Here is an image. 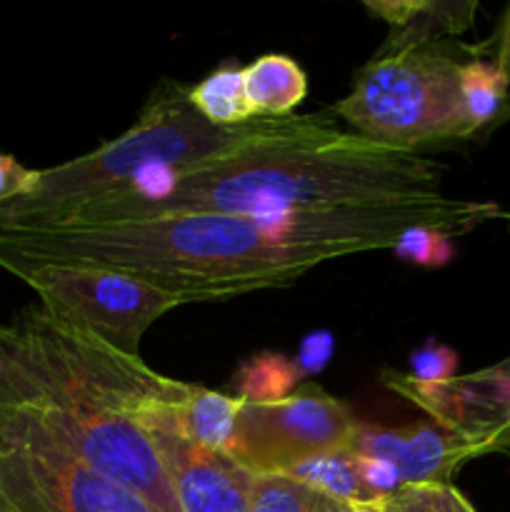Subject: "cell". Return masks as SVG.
Returning <instances> with one entry per match:
<instances>
[{"label": "cell", "instance_id": "2e32d148", "mask_svg": "<svg viewBox=\"0 0 510 512\" xmlns=\"http://www.w3.org/2000/svg\"><path fill=\"white\" fill-rule=\"evenodd\" d=\"M508 85V78L495 63L488 60L460 63V93L473 135L503 118L508 110Z\"/></svg>", "mask_w": 510, "mask_h": 512}, {"label": "cell", "instance_id": "3957f363", "mask_svg": "<svg viewBox=\"0 0 510 512\" xmlns=\"http://www.w3.org/2000/svg\"><path fill=\"white\" fill-rule=\"evenodd\" d=\"M188 93L185 88H173L153 100L120 138L63 165L38 170L30 193L0 205V228L28 225L80 208L90 200L128 188L148 173L225 155L278 133L293 120V115L255 118L238 128H218L193 108Z\"/></svg>", "mask_w": 510, "mask_h": 512}, {"label": "cell", "instance_id": "d4e9b609", "mask_svg": "<svg viewBox=\"0 0 510 512\" xmlns=\"http://www.w3.org/2000/svg\"><path fill=\"white\" fill-rule=\"evenodd\" d=\"M505 435H508V443H510V410H508V418H505Z\"/></svg>", "mask_w": 510, "mask_h": 512}, {"label": "cell", "instance_id": "83f0119b", "mask_svg": "<svg viewBox=\"0 0 510 512\" xmlns=\"http://www.w3.org/2000/svg\"><path fill=\"white\" fill-rule=\"evenodd\" d=\"M508 453H510V450H508Z\"/></svg>", "mask_w": 510, "mask_h": 512}, {"label": "cell", "instance_id": "7a4b0ae2", "mask_svg": "<svg viewBox=\"0 0 510 512\" xmlns=\"http://www.w3.org/2000/svg\"><path fill=\"white\" fill-rule=\"evenodd\" d=\"M445 200L440 170L420 153L293 115L268 138L225 155L158 170L128 188L15 228L108 225L173 215H288Z\"/></svg>", "mask_w": 510, "mask_h": 512}, {"label": "cell", "instance_id": "5bb4252c", "mask_svg": "<svg viewBox=\"0 0 510 512\" xmlns=\"http://www.w3.org/2000/svg\"><path fill=\"white\" fill-rule=\"evenodd\" d=\"M188 98L193 108L218 128H238L258 118L245 95L243 68L233 63H225L223 68L200 80L195 88H190Z\"/></svg>", "mask_w": 510, "mask_h": 512}, {"label": "cell", "instance_id": "8fae6325", "mask_svg": "<svg viewBox=\"0 0 510 512\" xmlns=\"http://www.w3.org/2000/svg\"><path fill=\"white\" fill-rule=\"evenodd\" d=\"M365 10L388 23V38L378 55L425 48L433 40L458 35L473 25V0H365Z\"/></svg>", "mask_w": 510, "mask_h": 512}, {"label": "cell", "instance_id": "30bf717a", "mask_svg": "<svg viewBox=\"0 0 510 512\" xmlns=\"http://www.w3.org/2000/svg\"><path fill=\"white\" fill-rule=\"evenodd\" d=\"M180 512H248L258 475L228 453L200 448L178 435L148 433Z\"/></svg>", "mask_w": 510, "mask_h": 512}, {"label": "cell", "instance_id": "4fadbf2b", "mask_svg": "<svg viewBox=\"0 0 510 512\" xmlns=\"http://www.w3.org/2000/svg\"><path fill=\"white\" fill-rule=\"evenodd\" d=\"M280 475H288L298 483L310 485V488L320 490V493L330 495L340 503L355 505V508H365V505H373L375 500H380L360 480L358 455L348 445L303 460V463L293 465V468Z\"/></svg>", "mask_w": 510, "mask_h": 512}, {"label": "cell", "instance_id": "ffe728a7", "mask_svg": "<svg viewBox=\"0 0 510 512\" xmlns=\"http://www.w3.org/2000/svg\"><path fill=\"white\" fill-rule=\"evenodd\" d=\"M458 370V355L448 345H440L435 340H428L423 348L410 355V380L423 385H438L445 380L455 378Z\"/></svg>", "mask_w": 510, "mask_h": 512}, {"label": "cell", "instance_id": "ba28073f", "mask_svg": "<svg viewBox=\"0 0 510 512\" xmlns=\"http://www.w3.org/2000/svg\"><path fill=\"white\" fill-rule=\"evenodd\" d=\"M385 383L425 410L440 428L485 445L490 453L510 448L505 435V418L510 410V360L438 385L415 383L408 375L398 373H385Z\"/></svg>", "mask_w": 510, "mask_h": 512}, {"label": "cell", "instance_id": "d6986e66", "mask_svg": "<svg viewBox=\"0 0 510 512\" xmlns=\"http://www.w3.org/2000/svg\"><path fill=\"white\" fill-rule=\"evenodd\" d=\"M395 258L418 268H443L453 260V235L438 228H410L393 243Z\"/></svg>", "mask_w": 510, "mask_h": 512}, {"label": "cell", "instance_id": "7402d4cb", "mask_svg": "<svg viewBox=\"0 0 510 512\" xmlns=\"http://www.w3.org/2000/svg\"><path fill=\"white\" fill-rule=\"evenodd\" d=\"M358 470H360V480H363L365 488H368L375 498H388V495L398 493V490L403 488L400 475L395 473L393 465H388L385 460L358 455Z\"/></svg>", "mask_w": 510, "mask_h": 512}, {"label": "cell", "instance_id": "5b68a950", "mask_svg": "<svg viewBox=\"0 0 510 512\" xmlns=\"http://www.w3.org/2000/svg\"><path fill=\"white\" fill-rule=\"evenodd\" d=\"M58 325L140 358L145 330L185 300L128 273L95 265H35L15 273Z\"/></svg>", "mask_w": 510, "mask_h": 512}, {"label": "cell", "instance_id": "9c48e42d", "mask_svg": "<svg viewBox=\"0 0 510 512\" xmlns=\"http://www.w3.org/2000/svg\"><path fill=\"white\" fill-rule=\"evenodd\" d=\"M348 448L365 458H378L393 465L403 480V488L450 485L453 475L468 460L490 453L485 445L460 438L433 420L405 425V428L358 425Z\"/></svg>", "mask_w": 510, "mask_h": 512}, {"label": "cell", "instance_id": "e0dca14e", "mask_svg": "<svg viewBox=\"0 0 510 512\" xmlns=\"http://www.w3.org/2000/svg\"><path fill=\"white\" fill-rule=\"evenodd\" d=\"M248 512H360L288 475H258Z\"/></svg>", "mask_w": 510, "mask_h": 512}, {"label": "cell", "instance_id": "8992f818", "mask_svg": "<svg viewBox=\"0 0 510 512\" xmlns=\"http://www.w3.org/2000/svg\"><path fill=\"white\" fill-rule=\"evenodd\" d=\"M0 510L158 512L58 445L13 433H0Z\"/></svg>", "mask_w": 510, "mask_h": 512}, {"label": "cell", "instance_id": "6da1fadb", "mask_svg": "<svg viewBox=\"0 0 510 512\" xmlns=\"http://www.w3.org/2000/svg\"><path fill=\"white\" fill-rule=\"evenodd\" d=\"M473 223L465 200L288 215L195 213L108 225L0 228V268L95 265L128 273L185 303L283 288L325 260L393 248L410 228L460 235Z\"/></svg>", "mask_w": 510, "mask_h": 512}, {"label": "cell", "instance_id": "277c9868", "mask_svg": "<svg viewBox=\"0 0 510 512\" xmlns=\"http://www.w3.org/2000/svg\"><path fill=\"white\" fill-rule=\"evenodd\" d=\"M335 113L358 135L413 153L420 145L473 138L460 93V63L433 45L375 55L355 75L353 90Z\"/></svg>", "mask_w": 510, "mask_h": 512}, {"label": "cell", "instance_id": "4316f807", "mask_svg": "<svg viewBox=\"0 0 510 512\" xmlns=\"http://www.w3.org/2000/svg\"><path fill=\"white\" fill-rule=\"evenodd\" d=\"M0 512H5V510H0Z\"/></svg>", "mask_w": 510, "mask_h": 512}, {"label": "cell", "instance_id": "9a60e30c", "mask_svg": "<svg viewBox=\"0 0 510 512\" xmlns=\"http://www.w3.org/2000/svg\"><path fill=\"white\" fill-rule=\"evenodd\" d=\"M300 373L295 360L283 353L263 350L253 358L245 360L233 375V398L243 403H278V400L293 395L298 388Z\"/></svg>", "mask_w": 510, "mask_h": 512}, {"label": "cell", "instance_id": "603a6c76", "mask_svg": "<svg viewBox=\"0 0 510 512\" xmlns=\"http://www.w3.org/2000/svg\"><path fill=\"white\" fill-rule=\"evenodd\" d=\"M38 180V170L20 165L13 155L0 153V205L30 193Z\"/></svg>", "mask_w": 510, "mask_h": 512}, {"label": "cell", "instance_id": "cb8c5ba5", "mask_svg": "<svg viewBox=\"0 0 510 512\" xmlns=\"http://www.w3.org/2000/svg\"><path fill=\"white\" fill-rule=\"evenodd\" d=\"M495 65L503 70V75L510 83V5L505 8L503 20H500L498 30V58H495Z\"/></svg>", "mask_w": 510, "mask_h": 512}, {"label": "cell", "instance_id": "7c38bea8", "mask_svg": "<svg viewBox=\"0 0 510 512\" xmlns=\"http://www.w3.org/2000/svg\"><path fill=\"white\" fill-rule=\"evenodd\" d=\"M245 95L258 118H288L308 93L303 68L288 55H260L243 68Z\"/></svg>", "mask_w": 510, "mask_h": 512}, {"label": "cell", "instance_id": "ac0fdd59", "mask_svg": "<svg viewBox=\"0 0 510 512\" xmlns=\"http://www.w3.org/2000/svg\"><path fill=\"white\" fill-rule=\"evenodd\" d=\"M368 512H478L453 485H408L365 505Z\"/></svg>", "mask_w": 510, "mask_h": 512}, {"label": "cell", "instance_id": "52a82bcc", "mask_svg": "<svg viewBox=\"0 0 510 512\" xmlns=\"http://www.w3.org/2000/svg\"><path fill=\"white\" fill-rule=\"evenodd\" d=\"M358 425L340 400L308 385L278 403L240 405L228 455L255 475H280L303 460L350 445Z\"/></svg>", "mask_w": 510, "mask_h": 512}, {"label": "cell", "instance_id": "484cf974", "mask_svg": "<svg viewBox=\"0 0 510 512\" xmlns=\"http://www.w3.org/2000/svg\"><path fill=\"white\" fill-rule=\"evenodd\" d=\"M360 512H368V510H365V508H360Z\"/></svg>", "mask_w": 510, "mask_h": 512}, {"label": "cell", "instance_id": "44dd1931", "mask_svg": "<svg viewBox=\"0 0 510 512\" xmlns=\"http://www.w3.org/2000/svg\"><path fill=\"white\" fill-rule=\"evenodd\" d=\"M335 353V335L330 330H313L300 340L298 355H295V368L300 378H310L328 368L330 358Z\"/></svg>", "mask_w": 510, "mask_h": 512}]
</instances>
